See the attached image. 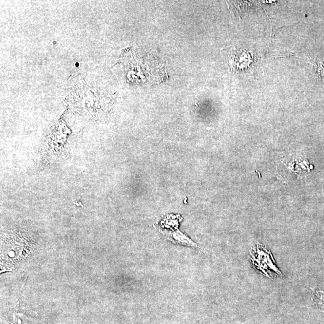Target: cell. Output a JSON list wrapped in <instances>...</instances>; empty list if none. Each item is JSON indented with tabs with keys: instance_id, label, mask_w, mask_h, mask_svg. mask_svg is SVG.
I'll list each match as a JSON object with an SVG mask.
<instances>
[{
	"instance_id": "obj_1",
	"label": "cell",
	"mask_w": 324,
	"mask_h": 324,
	"mask_svg": "<svg viewBox=\"0 0 324 324\" xmlns=\"http://www.w3.org/2000/svg\"><path fill=\"white\" fill-rule=\"evenodd\" d=\"M315 299L318 304L324 305V291H316L315 292Z\"/></svg>"
}]
</instances>
